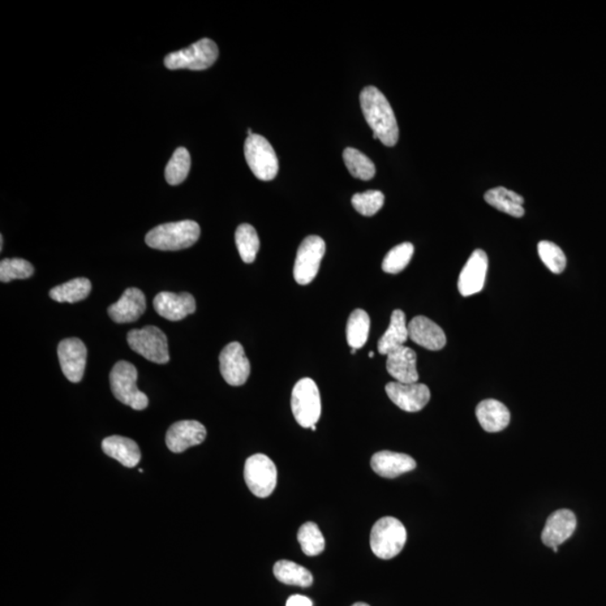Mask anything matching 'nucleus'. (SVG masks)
Wrapping results in <instances>:
<instances>
[{
    "label": "nucleus",
    "instance_id": "e433bc0d",
    "mask_svg": "<svg viewBox=\"0 0 606 606\" xmlns=\"http://www.w3.org/2000/svg\"><path fill=\"white\" fill-rule=\"evenodd\" d=\"M287 606H313V603L307 596L294 595L287 601Z\"/></svg>",
    "mask_w": 606,
    "mask_h": 606
},
{
    "label": "nucleus",
    "instance_id": "7c9ffc66",
    "mask_svg": "<svg viewBox=\"0 0 606 606\" xmlns=\"http://www.w3.org/2000/svg\"><path fill=\"white\" fill-rule=\"evenodd\" d=\"M191 158L187 149H175L166 167V180L170 186H178L187 179L190 171Z\"/></svg>",
    "mask_w": 606,
    "mask_h": 606
},
{
    "label": "nucleus",
    "instance_id": "1a4fd4ad",
    "mask_svg": "<svg viewBox=\"0 0 606 606\" xmlns=\"http://www.w3.org/2000/svg\"><path fill=\"white\" fill-rule=\"evenodd\" d=\"M244 479L247 488L255 497H268L277 488V466L272 459L264 454L253 455L245 463Z\"/></svg>",
    "mask_w": 606,
    "mask_h": 606
},
{
    "label": "nucleus",
    "instance_id": "6e6552de",
    "mask_svg": "<svg viewBox=\"0 0 606 606\" xmlns=\"http://www.w3.org/2000/svg\"><path fill=\"white\" fill-rule=\"evenodd\" d=\"M127 342L133 351L149 360V362L169 363L167 338L158 327L146 326L141 329L131 330L127 335Z\"/></svg>",
    "mask_w": 606,
    "mask_h": 606
},
{
    "label": "nucleus",
    "instance_id": "0eeeda50",
    "mask_svg": "<svg viewBox=\"0 0 606 606\" xmlns=\"http://www.w3.org/2000/svg\"><path fill=\"white\" fill-rule=\"evenodd\" d=\"M245 158L249 169L262 182H271L279 172L277 154L265 137L259 134L248 136L244 146Z\"/></svg>",
    "mask_w": 606,
    "mask_h": 606
},
{
    "label": "nucleus",
    "instance_id": "dca6fc26",
    "mask_svg": "<svg viewBox=\"0 0 606 606\" xmlns=\"http://www.w3.org/2000/svg\"><path fill=\"white\" fill-rule=\"evenodd\" d=\"M156 311L166 320L180 321L196 311V300L188 292H160L153 301Z\"/></svg>",
    "mask_w": 606,
    "mask_h": 606
},
{
    "label": "nucleus",
    "instance_id": "cd10ccee",
    "mask_svg": "<svg viewBox=\"0 0 606 606\" xmlns=\"http://www.w3.org/2000/svg\"><path fill=\"white\" fill-rule=\"evenodd\" d=\"M369 327H371V319H369L367 311H362V309H356L352 311L347 322L348 345L355 348V350L362 348L368 343Z\"/></svg>",
    "mask_w": 606,
    "mask_h": 606
},
{
    "label": "nucleus",
    "instance_id": "423d86ee",
    "mask_svg": "<svg viewBox=\"0 0 606 606\" xmlns=\"http://www.w3.org/2000/svg\"><path fill=\"white\" fill-rule=\"evenodd\" d=\"M291 409L301 427L311 428L321 416V398L315 381L306 377L292 390Z\"/></svg>",
    "mask_w": 606,
    "mask_h": 606
},
{
    "label": "nucleus",
    "instance_id": "39448f33",
    "mask_svg": "<svg viewBox=\"0 0 606 606\" xmlns=\"http://www.w3.org/2000/svg\"><path fill=\"white\" fill-rule=\"evenodd\" d=\"M137 369L134 365L120 360L110 373V388L118 401L141 411L149 406V398L137 389Z\"/></svg>",
    "mask_w": 606,
    "mask_h": 606
},
{
    "label": "nucleus",
    "instance_id": "2eb2a0df",
    "mask_svg": "<svg viewBox=\"0 0 606 606\" xmlns=\"http://www.w3.org/2000/svg\"><path fill=\"white\" fill-rule=\"evenodd\" d=\"M488 268L487 253L482 249L473 252L458 279V290L463 296L476 295L483 290Z\"/></svg>",
    "mask_w": 606,
    "mask_h": 606
},
{
    "label": "nucleus",
    "instance_id": "4be33fe9",
    "mask_svg": "<svg viewBox=\"0 0 606 606\" xmlns=\"http://www.w3.org/2000/svg\"><path fill=\"white\" fill-rule=\"evenodd\" d=\"M476 416L484 431L488 432L505 431L511 420L508 408L494 399L481 402L476 408Z\"/></svg>",
    "mask_w": 606,
    "mask_h": 606
},
{
    "label": "nucleus",
    "instance_id": "c03bdc74",
    "mask_svg": "<svg viewBox=\"0 0 606 606\" xmlns=\"http://www.w3.org/2000/svg\"><path fill=\"white\" fill-rule=\"evenodd\" d=\"M311 429L313 432H316V425H312Z\"/></svg>",
    "mask_w": 606,
    "mask_h": 606
},
{
    "label": "nucleus",
    "instance_id": "ddd939ff",
    "mask_svg": "<svg viewBox=\"0 0 606 606\" xmlns=\"http://www.w3.org/2000/svg\"><path fill=\"white\" fill-rule=\"evenodd\" d=\"M58 356L64 376L72 384H79L87 363V347L84 342L75 337L63 339L59 343Z\"/></svg>",
    "mask_w": 606,
    "mask_h": 606
},
{
    "label": "nucleus",
    "instance_id": "f704fd0d",
    "mask_svg": "<svg viewBox=\"0 0 606 606\" xmlns=\"http://www.w3.org/2000/svg\"><path fill=\"white\" fill-rule=\"evenodd\" d=\"M384 195L381 191L368 190L356 193L351 198L352 207L363 216L371 217L384 207Z\"/></svg>",
    "mask_w": 606,
    "mask_h": 606
},
{
    "label": "nucleus",
    "instance_id": "72a5a7b5",
    "mask_svg": "<svg viewBox=\"0 0 606 606\" xmlns=\"http://www.w3.org/2000/svg\"><path fill=\"white\" fill-rule=\"evenodd\" d=\"M34 268L28 261L23 259H5L0 262V281L24 280L31 278Z\"/></svg>",
    "mask_w": 606,
    "mask_h": 606
},
{
    "label": "nucleus",
    "instance_id": "f8f14e48",
    "mask_svg": "<svg viewBox=\"0 0 606 606\" xmlns=\"http://www.w3.org/2000/svg\"><path fill=\"white\" fill-rule=\"evenodd\" d=\"M386 394L395 406L406 412H418L423 410L431 401V390L421 384H400L390 382L385 386Z\"/></svg>",
    "mask_w": 606,
    "mask_h": 606
},
{
    "label": "nucleus",
    "instance_id": "58836bf2",
    "mask_svg": "<svg viewBox=\"0 0 606 606\" xmlns=\"http://www.w3.org/2000/svg\"><path fill=\"white\" fill-rule=\"evenodd\" d=\"M0 243H2V245H0V251H2L3 246H4V238H3V236H0Z\"/></svg>",
    "mask_w": 606,
    "mask_h": 606
},
{
    "label": "nucleus",
    "instance_id": "c9c22d12",
    "mask_svg": "<svg viewBox=\"0 0 606 606\" xmlns=\"http://www.w3.org/2000/svg\"><path fill=\"white\" fill-rule=\"evenodd\" d=\"M538 253L544 264L554 274H561L566 269L567 260L560 246L547 240L538 244Z\"/></svg>",
    "mask_w": 606,
    "mask_h": 606
},
{
    "label": "nucleus",
    "instance_id": "aec40b11",
    "mask_svg": "<svg viewBox=\"0 0 606 606\" xmlns=\"http://www.w3.org/2000/svg\"><path fill=\"white\" fill-rule=\"evenodd\" d=\"M145 311V295L137 287H130V289L125 291L122 298L109 308L111 319L117 324H128V322L136 321L140 319Z\"/></svg>",
    "mask_w": 606,
    "mask_h": 606
},
{
    "label": "nucleus",
    "instance_id": "f03ea898",
    "mask_svg": "<svg viewBox=\"0 0 606 606\" xmlns=\"http://www.w3.org/2000/svg\"><path fill=\"white\" fill-rule=\"evenodd\" d=\"M200 238V226L193 221L163 223L149 231L145 242L160 251H180L191 247Z\"/></svg>",
    "mask_w": 606,
    "mask_h": 606
},
{
    "label": "nucleus",
    "instance_id": "a19ab883",
    "mask_svg": "<svg viewBox=\"0 0 606 606\" xmlns=\"http://www.w3.org/2000/svg\"><path fill=\"white\" fill-rule=\"evenodd\" d=\"M368 356H369V359H373V358H374V352H373V351H369Z\"/></svg>",
    "mask_w": 606,
    "mask_h": 606
},
{
    "label": "nucleus",
    "instance_id": "c756f323",
    "mask_svg": "<svg viewBox=\"0 0 606 606\" xmlns=\"http://www.w3.org/2000/svg\"><path fill=\"white\" fill-rule=\"evenodd\" d=\"M343 158L348 171L351 172L354 178L368 182V180L373 179L374 175H376V166L360 150L347 148L343 150Z\"/></svg>",
    "mask_w": 606,
    "mask_h": 606
},
{
    "label": "nucleus",
    "instance_id": "4468645a",
    "mask_svg": "<svg viewBox=\"0 0 606 606\" xmlns=\"http://www.w3.org/2000/svg\"><path fill=\"white\" fill-rule=\"evenodd\" d=\"M207 436L205 425L196 420L179 421L166 432V442L172 453L179 454L205 441Z\"/></svg>",
    "mask_w": 606,
    "mask_h": 606
},
{
    "label": "nucleus",
    "instance_id": "b1692460",
    "mask_svg": "<svg viewBox=\"0 0 606 606\" xmlns=\"http://www.w3.org/2000/svg\"><path fill=\"white\" fill-rule=\"evenodd\" d=\"M406 320V315L402 311H393L389 328L377 343V350L381 355H388L391 351L404 346V343L409 338V329H408Z\"/></svg>",
    "mask_w": 606,
    "mask_h": 606
},
{
    "label": "nucleus",
    "instance_id": "9b49d317",
    "mask_svg": "<svg viewBox=\"0 0 606 606\" xmlns=\"http://www.w3.org/2000/svg\"><path fill=\"white\" fill-rule=\"evenodd\" d=\"M219 367L223 380L231 386L246 384L251 374V364L242 345L234 342L229 343L219 355Z\"/></svg>",
    "mask_w": 606,
    "mask_h": 606
},
{
    "label": "nucleus",
    "instance_id": "2f4dec72",
    "mask_svg": "<svg viewBox=\"0 0 606 606\" xmlns=\"http://www.w3.org/2000/svg\"><path fill=\"white\" fill-rule=\"evenodd\" d=\"M298 541L307 556H318L325 550V538L315 522H307L298 531Z\"/></svg>",
    "mask_w": 606,
    "mask_h": 606
},
{
    "label": "nucleus",
    "instance_id": "f3484780",
    "mask_svg": "<svg viewBox=\"0 0 606 606\" xmlns=\"http://www.w3.org/2000/svg\"><path fill=\"white\" fill-rule=\"evenodd\" d=\"M578 520L573 511L562 509L549 515L541 534V540L549 548L558 547L569 540L575 532Z\"/></svg>",
    "mask_w": 606,
    "mask_h": 606
},
{
    "label": "nucleus",
    "instance_id": "9d476101",
    "mask_svg": "<svg viewBox=\"0 0 606 606\" xmlns=\"http://www.w3.org/2000/svg\"><path fill=\"white\" fill-rule=\"evenodd\" d=\"M326 253L325 240L319 236H308L301 243L295 262V280L300 286H307L315 280Z\"/></svg>",
    "mask_w": 606,
    "mask_h": 606
},
{
    "label": "nucleus",
    "instance_id": "7ed1b4c3",
    "mask_svg": "<svg viewBox=\"0 0 606 606\" xmlns=\"http://www.w3.org/2000/svg\"><path fill=\"white\" fill-rule=\"evenodd\" d=\"M407 543V530L400 520L385 517L374 524L371 531V549L381 560H392L402 552Z\"/></svg>",
    "mask_w": 606,
    "mask_h": 606
},
{
    "label": "nucleus",
    "instance_id": "c85d7f7f",
    "mask_svg": "<svg viewBox=\"0 0 606 606\" xmlns=\"http://www.w3.org/2000/svg\"><path fill=\"white\" fill-rule=\"evenodd\" d=\"M235 240L239 255L245 263H253L260 249V238L255 227L249 223H242L236 230Z\"/></svg>",
    "mask_w": 606,
    "mask_h": 606
},
{
    "label": "nucleus",
    "instance_id": "412c9836",
    "mask_svg": "<svg viewBox=\"0 0 606 606\" xmlns=\"http://www.w3.org/2000/svg\"><path fill=\"white\" fill-rule=\"evenodd\" d=\"M371 467L381 477L395 479V477L414 471L416 463L409 455L384 450L373 455Z\"/></svg>",
    "mask_w": 606,
    "mask_h": 606
},
{
    "label": "nucleus",
    "instance_id": "20e7f679",
    "mask_svg": "<svg viewBox=\"0 0 606 606\" xmlns=\"http://www.w3.org/2000/svg\"><path fill=\"white\" fill-rule=\"evenodd\" d=\"M219 50L216 43L210 38H201L176 53L167 54L165 64L170 70H182L188 69L192 71L207 70L217 61Z\"/></svg>",
    "mask_w": 606,
    "mask_h": 606
},
{
    "label": "nucleus",
    "instance_id": "bb28decb",
    "mask_svg": "<svg viewBox=\"0 0 606 606\" xmlns=\"http://www.w3.org/2000/svg\"><path fill=\"white\" fill-rule=\"evenodd\" d=\"M92 292V282L85 278L73 279L50 291V298L57 303H75L88 298Z\"/></svg>",
    "mask_w": 606,
    "mask_h": 606
},
{
    "label": "nucleus",
    "instance_id": "a211bd4d",
    "mask_svg": "<svg viewBox=\"0 0 606 606\" xmlns=\"http://www.w3.org/2000/svg\"><path fill=\"white\" fill-rule=\"evenodd\" d=\"M386 360V369L395 382L400 384H418L419 373L416 371V354L410 347L402 346L391 351Z\"/></svg>",
    "mask_w": 606,
    "mask_h": 606
},
{
    "label": "nucleus",
    "instance_id": "ea45409f",
    "mask_svg": "<svg viewBox=\"0 0 606 606\" xmlns=\"http://www.w3.org/2000/svg\"><path fill=\"white\" fill-rule=\"evenodd\" d=\"M253 134H255V133H253V131L251 130V128H249V130H247V135H248V136H252Z\"/></svg>",
    "mask_w": 606,
    "mask_h": 606
},
{
    "label": "nucleus",
    "instance_id": "6ab92c4d",
    "mask_svg": "<svg viewBox=\"0 0 606 606\" xmlns=\"http://www.w3.org/2000/svg\"><path fill=\"white\" fill-rule=\"evenodd\" d=\"M409 338L412 342L429 351H440L445 347L447 339L444 330L427 317L414 318L408 325Z\"/></svg>",
    "mask_w": 606,
    "mask_h": 606
},
{
    "label": "nucleus",
    "instance_id": "393cba45",
    "mask_svg": "<svg viewBox=\"0 0 606 606\" xmlns=\"http://www.w3.org/2000/svg\"><path fill=\"white\" fill-rule=\"evenodd\" d=\"M484 199L492 207L500 210L502 213L508 214L510 216L517 218L524 216L523 197L508 190L506 188L497 187L491 189V190L485 193Z\"/></svg>",
    "mask_w": 606,
    "mask_h": 606
},
{
    "label": "nucleus",
    "instance_id": "473e14b6",
    "mask_svg": "<svg viewBox=\"0 0 606 606\" xmlns=\"http://www.w3.org/2000/svg\"><path fill=\"white\" fill-rule=\"evenodd\" d=\"M415 247L411 243H402L398 246L393 247L385 255L382 269L385 273L398 274L402 272L410 263L412 256H414Z\"/></svg>",
    "mask_w": 606,
    "mask_h": 606
},
{
    "label": "nucleus",
    "instance_id": "a878e982",
    "mask_svg": "<svg viewBox=\"0 0 606 606\" xmlns=\"http://www.w3.org/2000/svg\"><path fill=\"white\" fill-rule=\"evenodd\" d=\"M273 573L275 578L287 586L309 587L312 586L313 576L304 567L290 561H280L274 565Z\"/></svg>",
    "mask_w": 606,
    "mask_h": 606
},
{
    "label": "nucleus",
    "instance_id": "5701e85b",
    "mask_svg": "<svg viewBox=\"0 0 606 606\" xmlns=\"http://www.w3.org/2000/svg\"><path fill=\"white\" fill-rule=\"evenodd\" d=\"M101 446L107 457L116 459L125 467L133 468L139 465L141 462L140 447L130 438L107 437L102 440Z\"/></svg>",
    "mask_w": 606,
    "mask_h": 606
},
{
    "label": "nucleus",
    "instance_id": "79ce46f5",
    "mask_svg": "<svg viewBox=\"0 0 606 606\" xmlns=\"http://www.w3.org/2000/svg\"><path fill=\"white\" fill-rule=\"evenodd\" d=\"M351 354H355V352H356V350H355V348H351Z\"/></svg>",
    "mask_w": 606,
    "mask_h": 606
},
{
    "label": "nucleus",
    "instance_id": "37998d69",
    "mask_svg": "<svg viewBox=\"0 0 606 606\" xmlns=\"http://www.w3.org/2000/svg\"><path fill=\"white\" fill-rule=\"evenodd\" d=\"M552 549L553 550L554 553H558V547H553Z\"/></svg>",
    "mask_w": 606,
    "mask_h": 606
},
{
    "label": "nucleus",
    "instance_id": "f257e3e1",
    "mask_svg": "<svg viewBox=\"0 0 606 606\" xmlns=\"http://www.w3.org/2000/svg\"><path fill=\"white\" fill-rule=\"evenodd\" d=\"M360 101L373 139L392 148L398 143L399 126L388 99L377 88L367 87L360 93Z\"/></svg>",
    "mask_w": 606,
    "mask_h": 606
},
{
    "label": "nucleus",
    "instance_id": "4c0bfd02",
    "mask_svg": "<svg viewBox=\"0 0 606 606\" xmlns=\"http://www.w3.org/2000/svg\"><path fill=\"white\" fill-rule=\"evenodd\" d=\"M351 606H369L367 603H363V602H359V603L352 604Z\"/></svg>",
    "mask_w": 606,
    "mask_h": 606
}]
</instances>
